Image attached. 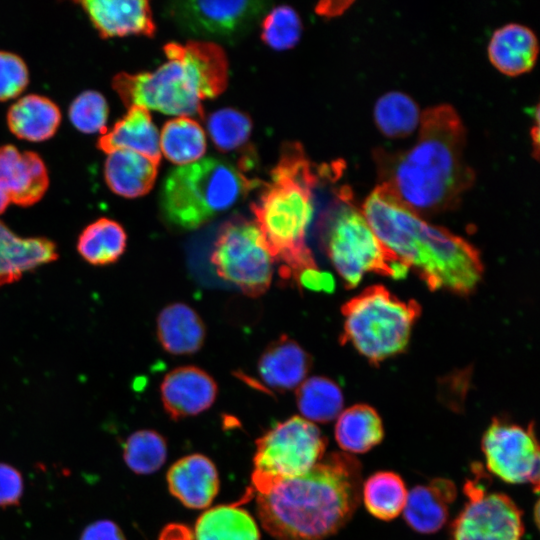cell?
I'll use <instances>...</instances> for the list:
<instances>
[{
	"mask_svg": "<svg viewBox=\"0 0 540 540\" xmlns=\"http://www.w3.org/2000/svg\"><path fill=\"white\" fill-rule=\"evenodd\" d=\"M80 540H126L121 528L111 520H97L82 532Z\"/></svg>",
	"mask_w": 540,
	"mask_h": 540,
	"instance_id": "40",
	"label": "cell"
},
{
	"mask_svg": "<svg viewBox=\"0 0 540 540\" xmlns=\"http://www.w3.org/2000/svg\"><path fill=\"white\" fill-rule=\"evenodd\" d=\"M102 38L127 35L152 37L155 24L145 0H85L77 2Z\"/></svg>",
	"mask_w": 540,
	"mask_h": 540,
	"instance_id": "16",
	"label": "cell"
},
{
	"mask_svg": "<svg viewBox=\"0 0 540 540\" xmlns=\"http://www.w3.org/2000/svg\"><path fill=\"white\" fill-rule=\"evenodd\" d=\"M68 115L73 126L86 134L107 131L109 107L104 96L93 90L79 94L70 104Z\"/></svg>",
	"mask_w": 540,
	"mask_h": 540,
	"instance_id": "36",
	"label": "cell"
},
{
	"mask_svg": "<svg viewBox=\"0 0 540 540\" xmlns=\"http://www.w3.org/2000/svg\"><path fill=\"white\" fill-rule=\"evenodd\" d=\"M465 136L453 107L442 104L426 109L409 149L375 153L381 184L419 215L455 207L475 179L464 158Z\"/></svg>",
	"mask_w": 540,
	"mask_h": 540,
	"instance_id": "1",
	"label": "cell"
},
{
	"mask_svg": "<svg viewBox=\"0 0 540 540\" xmlns=\"http://www.w3.org/2000/svg\"><path fill=\"white\" fill-rule=\"evenodd\" d=\"M205 326L198 313L184 303H173L157 318V336L163 349L174 355H189L200 350Z\"/></svg>",
	"mask_w": 540,
	"mask_h": 540,
	"instance_id": "24",
	"label": "cell"
},
{
	"mask_svg": "<svg viewBox=\"0 0 540 540\" xmlns=\"http://www.w3.org/2000/svg\"><path fill=\"white\" fill-rule=\"evenodd\" d=\"M362 214L383 246L431 289L470 293L481 278L478 251L463 238L425 221L384 184L366 198Z\"/></svg>",
	"mask_w": 540,
	"mask_h": 540,
	"instance_id": "3",
	"label": "cell"
},
{
	"mask_svg": "<svg viewBox=\"0 0 540 540\" xmlns=\"http://www.w3.org/2000/svg\"><path fill=\"white\" fill-rule=\"evenodd\" d=\"M107 155L104 178L112 192L125 198H137L152 189L158 163L128 150H116Z\"/></svg>",
	"mask_w": 540,
	"mask_h": 540,
	"instance_id": "23",
	"label": "cell"
},
{
	"mask_svg": "<svg viewBox=\"0 0 540 540\" xmlns=\"http://www.w3.org/2000/svg\"><path fill=\"white\" fill-rule=\"evenodd\" d=\"M167 458L165 438L154 430H139L123 444V459L136 474H151L159 470Z\"/></svg>",
	"mask_w": 540,
	"mask_h": 540,
	"instance_id": "33",
	"label": "cell"
},
{
	"mask_svg": "<svg viewBox=\"0 0 540 540\" xmlns=\"http://www.w3.org/2000/svg\"><path fill=\"white\" fill-rule=\"evenodd\" d=\"M346 4H349V3L348 2H339L337 4V6H333L332 8H330V7H327L323 2H321L317 6L316 10L321 15L333 16V15L340 14L344 9H346V7H342V5L344 6Z\"/></svg>",
	"mask_w": 540,
	"mask_h": 540,
	"instance_id": "42",
	"label": "cell"
},
{
	"mask_svg": "<svg viewBox=\"0 0 540 540\" xmlns=\"http://www.w3.org/2000/svg\"><path fill=\"white\" fill-rule=\"evenodd\" d=\"M321 241L334 268L348 288L357 286L364 274L375 272L404 278L408 267L392 255L374 234L360 210L341 195L321 223Z\"/></svg>",
	"mask_w": 540,
	"mask_h": 540,
	"instance_id": "8",
	"label": "cell"
},
{
	"mask_svg": "<svg viewBox=\"0 0 540 540\" xmlns=\"http://www.w3.org/2000/svg\"><path fill=\"white\" fill-rule=\"evenodd\" d=\"M61 123V111L49 98L29 94L18 99L7 112L9 130L17 137L41 142L54 136Z\"/></svg>",
	"mask_w": 540,
	"mask_h": 540,
	"instance_id": "25",
	"label": "cell"
},
{
	"mask_svg": "<svg viewBox=\"0 0 540 540\" xmlns=\"http://www.w3.org/2000/svg\"><path fill=\"white\" fill-rule=\"evenodd\" d=\"M160 150L180 166L196 162L206 151V136L197 121L176 117L165 123L160 134Z\"/></svg>",
	"mask_w": 540,
	"mask_h": 540,
	"instance_id": "30",
	"label": "cell"
},
{
	"mask_svg": "<svg viewBox=\"0 0 540 540\" xmlns=\"http://www.w3.org/2000/svg\"><path fill=\"white\" fill-rule=\"evenodd\" d=\"M318 175L299 144L284 146L271 181L251 205L255 223L268 249L280 263L279 274L291 280L298 271L316 265L306 245L313 218V190Z\"/></svg>",
	"mask_w": 540,
	"mask_h": 540,
	"instance_id": "5",
	"label": "cell"
},
{
	"mask_svg": "<svg viewBox=\"0 0 540 540\" xmlns=\"http://www.w3.org/2000/svg\"><path fill=\"white\" fill-rule=\"evenodd\" d=\"M361 464L345 452L324 455L306 473L258 494L263 528L277 540H324L353 517L361 500Z\"/></svg>",
	"mask_w": 540,
	"mask_h": 540,
	"instance_id": "2",
	"label": "cell"
},
{
	"mask_svg": "<svg viewBox=\"0 0 540 540\" xmlns=\"http://www.w3.org/2000/svg\"><path fill=\"white\" fill-rule=\"evenodd\" d=\"M384 427L377 411L366 404H356L342 411L335 425V439L343 452L363 454L381 443Z\"/></svg>",
	"mask_w": 540,
	"mask_h": 540,
	"instance_id": "26",
	"label": "cell"
},
{
	"mask_svg": "<svg viewBox=\"0 0 540 540\" xmlns=\"http://www.w3.org/2000/svg\"><path fill=\"white\" fill-rule=\"evenodd\" d=\"M259 184L231 163L205 158L173 169L161 191L166 219L196 229L233 207Z\"/></svg>",
	"mask_w": 540,
	"mask_h": 540,
	"instance_id": "6",
	"label": "cell"
},
{
	"mask_svg": "<svg viewBox=\"0 0 540 540\" xmlns=\"http://www.w3.org/2000/svg\"><path fill=\"white\" fill-rule=\"evenodd\" d=\"M58 257L57 246L50 239L20 237L0 221V287Z\"/></svg>",
	"mask_w": 540,
	"mask_h": 540,
	"instance_id": "19",
	"label": "cell"
},
{
	"mask_svg": "<svg viewBox=\"0 0 540 540\" xmlns=\"http://www.w3.org/2000/svg\"><path fill=\"white\" fill-rule=\"evenodd\" d=\"M422 112L407 94L390 91L375 103L373 116L380 132L388 138H405L419 128Z\"/></svg>",
	"mask_w": 540,
	"mask_h": 540,
	"instance_id": "32",
	"label": "cell"
},
{
	"mask_svg": "<svg viewBox=\"0 0 540 540\" xmlns=\"http://www.w3.org/2000/svg\"><path fill=\"white\" fill-rule=\"evenodd\" d=\"M468 502L451 526L452 540H521L522 512L506 494L488 493L476 481H467Z\"/></svg>",
	"mask_w": 540,
	"mask_h": 540,
	"instance_id": "12",
	"label": "cell"
},
{
	"mask_svg": "<svg viewBox=\"0 0 540 540\" xmlns=\"http://www.w3.org/2000/svg\"><path fill=\"white\" fill-rule=\"evenodd\" d=\"M296 402L303 418L314 423H328L343 409L340 387L331 379L314 376L305 379L296 390Z\"/></svg>",
	"mask_w": 540,
	"mask_h": 540,
	"instance_id": "31",
	"label": "cell"
},
{
	"mask_svg": "<svg viewBox=\"0 0 540 540\" xmlns=\"http://www.w3.org/2000/svg\"><path fill=\"white\" fill-rule=\"evenodd\" d=\"M211 262L219 277L246 296H261L270 287L274 259L255 221L235 216L223 223Z\"/></svg>",
	"mask_w": 540,
	"mask_h": 540,
	"instance_id": "10",
	"label": "cell"
},
{
	"mask_svg": "<svg viewBox=\"0 0 540 540\" xmlns=\"http://www.w3.org/2000/svg\"><path fill=\"white\" fill-rule=\"evenodd\" d=\"M489 472L510 484L530 483L538 487L539 446L533 425L493 419L481 441Z\"/></svg>",
	"mask_w": 540,
	"mask_h": 540,
	"instance_id": "13",
	"label": "cell"
},
{
	"mask_svg": "<svg viewBox=\"0 0 540 540\" xmlns=\"http://www.w3.org/2000/svg\"><path fill=\"white\" fill-rule=\"evenodd\" d=\"M29 83V73L18 55L0 51V101L19 96Z\"/></svg>",
	"mask_w": 540,
	"mask_h": 540,
	"instance_id": "37",
	"label": "cell"
},
{
	"mask_svg": "<svg viewBox=\"0 0 540 540\" xmlns=\"http://www.w3.org/2000/svg\"><path fill=\"white\" fill-rule=\"evenodd\" d=\"M195 540H260L253 517L237 505H219L205 511L195 525Z\"/></svg>",
	"mask_w": 540,
	"mask_h": 540,
	"instance_id": "27",
	"label": "cell"
},
{
	"mask_svg": "<svg viewBox=\"0 0 540 540\" xmlns=\"http://www.w3.org/2000/svg\"><path fill=\"white\" fill-rule=\"evenodd\" d=\"M170 493L191 509L208 507L219 491V476L214 463L201 454L177 460L167 472Z\"/></svg>",
	"mask_w": 540,
	"mask_h": 540,
	"instance_id": "17",
	"label": "cell"
},
{
	"mask_svg": "<svg viewBox=\"0 0 540 540\" xmlns=\"http://www.w3.org/2000/svg\"><path fill=\"white\" fill-rule=\"evenodd\" d=\"M21 472L7 463H0V508L17 506L23 496Z\"/></svg>",
	"mask_w": 540,
	"mask_h": 540,
	"instance_id": "38",
	"label": "cell"
},
{
	"mask_svg": "<svg viewBox=\"0 0 540 540\" xmlns=\"http://www.w3.org/2000/svg\"><path fill=\"white\" fill-rule=\"evenodd\" d=\"M207 130L218 150L231 152L247 143L252 122L247 114L239 110L222 108L209 115Z\"/></svg>",
	"mask_w": 540,
	"mask_h": 540,
	"instance_id": "34",
	"label": "cell"
},
{
	"mask_svg": "<svg viewBox=\"0 0 540 540\" xmlns=\"http://www.w3.org/2000/svg\"><path fill=\"white\" fill-rule=\"evenodd\" d=\"M217 392L215 380L196 366H182L171 370L160 386L164 410L175 421L209 409Z\"/></svg>",
	"mask_w": 540,
	"mask_h": 540,
	"instance_id": "15",
	"label": "cell"
},
{
	"mask_svg": "<svg viewBox=\"0 0 540 540\" xmlns=\"http://www.w3.org/2000/svg\"><path fill=\"white\" fill-rule=\"evenodd\" d=\"M408 490L402 477L393 471H377L362 483L361 498L375 518L390 521L405 507Z\"/></svg>",
	"mask_w": 540,
	"mask_h": 540,
	"instance_id": "29",
	"label": "cell"
},
{
	"mask_svg": "<svg viewBox=\"0 0 540 540\" xmlns=\"http://www.w3.org/2000/svg\"><path fill=\"white\" fill-rule=\"evenodd\" d=\"M168 61L152 72L118 73L112 87L128 108L141 106L177 117H204L202 100L221 94L228 81L223 49L209 41L169 43Z\"/></svg>",
	"mask_w": 540,
	"mask_h": 540,
	"instance_id": "4",
	"label": "cell"
},
{
	"mask_svg": "<svg viewBox=\"0 0 540 540\" xmlns=\"http://www.w3.org/2000/svg\"><path fill=\"white\" fill-rule=\"evenodd\" d=\"M310 355L294 340L282 335L270 343L258 362V374L268 388L285 392L297 388L311 367Z\"/></svg>",
	"mask_w": 540,
	"mask_h": 540,
	"instance_id": "18",
	"label": "cell"
},
{
	"mask_svg": "<svg viewBox=\"0 0 540 540\" xmlns=\"http://www.w3.org/2000/svg\"><path fill=\"white\" fill-rule=\"evenodd\" d=\"M456 496V486L449 479L437 478L427 485H417L408 491L404 519L418 533H435L446 523L449 505Z\"/></svg>",
	"mask_w": 540,
	"mask_h": 540,
	"instance_id": "21",
	"label": "cell"
},
{
	"mask_svg": "<svg viewBox=\"0 0 540 540\" xmlns=\"http://www.w3.org/2000/svg\"><path fill=\"white\" fill-rule=\"evenodd\" d=\"M298 287L313 291L332 292L335 282L330 273L320 270L317 265L306 267L291 278Z\"/></svg>",
	"mask_w": 540,
	"mask_h": 540,
	"instance_id": "39",
	"label": "cell"
},
{
	"mask_svg": "<svg viewBox=\"0 0 540 540\" xmlns=\"http://www.w3.org/2000/svg\"><path fill=\"white\" fill-rule=\"evenodd\" d=\"M269 4L267 1H175L165 10L189 35L234 40L256 24Z\"/></svg>",
	"mask_w": 540,
	"mask_h": 540,
	"instance_id": "11",
	"label": "cell"
},
{
	"mask_svg": "<svg viewBox=\"0 0 540 540\" xmlns=\"http://www.w3.org/2000/svg\"><path fill=\"white\" fill-rule=\"evenodd\" d=\"M128 109L125 116L99 137L98 148L106 154L116 150L132 151L159 164L160 134L149 110L141 106Z\"/></svg>",
	"mask_w": 540,
	"mask_h": 540,
	"instance_id": "20",
	"label": "cell"
},
{
	"mask_svg": "<svg viewBox=\"0 0 540 540\" xmlns=\"http://www.w3.org/2000/svg\"><path fill=\"white\" fill-rule=\"evenodd\" d=\"M537 55L538 41L534 32L518 23L498 28L488 44L490 62L508 76H518L530 71Z\"/></svg>",
	"mask_w": 540,
	"mask_h": 540,
	"instance_id": "22",
	"label": "cell"
},
{
	"mask_svg": "<svg viewBox=\"0 0 540 540\" xmlns=\"http://www.w3.org/2000/svg\"><path fill=\"white\" fill-rule=\"evenodd\" d=\"M158 540H194V535L186 525L171 523L163 528Z\"/></svg>",
	"mask_w": 540,
	"mask_h": 540,
	"instance_id": "41",
	"label": "cell"
},
{
	"mask_svg": "<svg viewBox=\"0 0 540 540\" xmlns=\"http://www.w3.org/2000/svg\"><path fill=\"white\" fill-rule=\"evenodd\" d=\"M48 186V172L38 154L12 145L0 147V214L10 203L22 207L37 203Z\"/></svg>",
	"mask_w": 540,
	"mask_h": 540,
	"instance_id": "14",
	"label": "cell"
},
{
	"mask_svg": "<svg viewBox=\"0 0 540 540\" xmlns=\"http://www.w3.org/2000/svg\"><path fill=\"white\" fill-rule=\"evenodd\" d=\"M342 314V343H350L369 361L378 363L404 350L420 307L378 285L345 303Z\"/></svg>",
	"mask_w": 540,
	"mask_h": 540,
	"instance_id": "7",
	"label": "cell"
},
{
	"mask_svg": "<svg viewBox=\"0 0 540 540\" xmlns=\"http://www.w3.org/2000/svg\"><path fill=\"white\" fill-rule=\"evenodd\" d=\"M127 245L124 228L116 221L99 218L81 232L77 251L89 264L104 266L113 264L123 255Z\"/></svg>",
	"mask_w": 540,
	"mask_h": 540,
	"instance_id": "28",
	"label": "cell"
},
{
	"mask_svg": "<svg viewBox=\"0 0 540 540\" xmlns=\"http://www.w3.org/2000/svg\"><path fill=\"white\" fill-rule=\"evenodd\" d=\"M327 439L303 417L276 424L256 440L252 485L265 494L278 483L306 473L325 455Z\"/></svg>",
	"mask_w": 540,
	"mask_h": 540,
	"instance_id": "9",
	"label": "cell"
},
{
	"mask_svg": "<svg viewBox=\"0 0 540 540\" xmlns=\"http://www.w3.org/2000/svg\"><path fill=\"white\" fill-rule=\"evenodd\" d=\"M301 32L302 24L297 12L286 5L273 8L262 20L261 39L275 50L294 47Z\"/></svg>",
	"mask_w": 540,
	"mask_h": 540,
	"instance_id": "35",
	"label": "cell"
}]
</instances>
